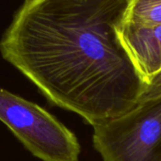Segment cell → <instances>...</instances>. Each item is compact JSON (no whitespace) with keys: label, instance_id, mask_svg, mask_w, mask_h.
I'll return each instance as SVG.
<instances>
[{"label":"cell","instance_id":"5b68a950","mask_svg":"<svg viewBox=\"0 0 161 161\" xmlns=\"http://www.w3.org/2000/svg\"><path fill=\"white\" fill-rule=\"evenodd\" d=\"M121 23L137 25H161V0H127Z\"/></svg>","mask_w":161,"mask_h":161},{"label":"cell","instance_id":"277c9868","mask_svg":"<svg viewBox=\"0 0 161 161\" xmlns=\"http://www.w3.org/2000/svg\"><path fill=\"white\" fill-rule=\"evenodd\" d=\"M117 36L144 83L161 70V25L120 23Z\"/></svg>","mask_w":161,"mask_h":161},{"label":"cell","instance_id":"3957f363","mask_svg":"<svg viewBox=\"0 0 161 161\" xmlns=\"http://www.w3.org/2000/svg\"><path fill=\"white\" fill-rule=\"evenodd\" d=\"M93 147L103 161H161V97L92 126Z\"/></svg>","mask_w":161,"mask_h":161},{"label":"cell","instance_id":"6da1fadb","mask_svg":"<svg viewBox=\"0 0 161 161\" xmlns=\"http://www.w3.org/2000/svg\"><path fill=\"white\" fill-rule=\"evenodd\" d=\"M127 0H25L0 54L55 106L92 126L140 101L144 81L117 36Z\"/></svg>","mask_w":161,"mask_h":161},{"label":"cell","instance_id":"7a4b0ae2","mask_svg":"<svg viewBox=\"0 0 161 161\" xmlns=\"http://www.w3.org/2000/svg\"><path fill=\"white\" fill-rule=\"evenodd\" d=\"M0 121L42 161H79L75 135L36 103L0 89Z\"/></svg>","mask_w":161,"mask_h":161},{"label":"cell","instance_id":"8992f818","mask_svg":"<svg viewBox=\"0 0 161 161\" xmlns=\"http://www.w3.org/2000/svg\"><path fill=\"white\" fill-rule=\"evenodd\" d=\"M161 97V70L155 74L149 80L144 84L142 93L140 101H146Z\"/></svg>","mask_w":161,"mask_h":161}]
</instances>
